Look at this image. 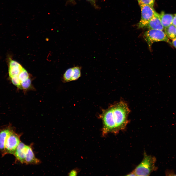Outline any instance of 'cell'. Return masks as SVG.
<instances>
[{
	"mask_svg": "<svg viewBox=\"0 0 176 176\" xmlns=\"http://www.w3.org/2000/svg\"><path fill=\"white\" fill-rule=\"evenodd\" d=\"M14 129L10 123L0 127V152L1 155L4 150V143L6 138L10 132Z\"/></svg>",
	"mask_w": 176,
	"mask_h": 176,
	"instance_id": "7",
	"label": "cell"
},
{
	"mask_svg": "<svg viewBox=\"0 0 176 176\" xmlns=\"http://www.w3.org/2000/svg\"><path fill=\"white\" fill-rule=\"evenodd\" d=\"M141 9V19L138 24L139 28H145L156 12L153 7L138 3Z\"/></svg>",
	"mask_w": 176,
	"mask_h": 176,
	"instance_id": "5",
	"label": "cell"
},
{
	"mask_svg": "<svg viewBox=\"0 0 176 176\" xmlns=\"http://www.w3.org/2000/svg\"><path fill=\"white\" fill-rule=\"evenodd\" d=\"M155 0H138V3L153 7Z\"/></svg>",
	"mask_w": 176,
	"mask_h": 176,
	"instance_id": "15",
	"label": "cell"
},
{
	"mask_svg": "<svg viewBox=\"0 0 176 176\" xmlns=\"http://www.w3.org/2000/svg\"><path fill=\"white\" fill-rule=\"evenodd\" d=\"M88 0L89 1H90L92 3H95V0Z\"/></svg>",
	"mask_w": 176,
	"mask_h": 176,
	"instance_id": "21",
	"label": "cell"
},
{
	"mask_svg": "<svg viewBox=\"0 0 176 176\" xmlns=\"http://www.w3.org/2000/svg\"><path fill=\"white\" fill-rule=\"evenodd\" d=\"M165 173L166 176H176V174L174 173V171L171 170H166Z\"/></svg>",
	"mask_w": 176,
	"mask_h": 176,
	"instance_id": "16",
	"label": "cell"
},
{
	"mask_svg": "<svg viewBox=\"0 0 176 176\" xmlns=\"http://www.w3.org/2000/svg\"><path fill=\"white\" fill-rule=\"evenodd\" d=\"M156 158L151 155L144 154L143 160L133 171L136 176H148L157 169L155 165Z\"/></svg>",
	"mask_w": 176,
	"mask_h": 176,
	"instance_id": "2",
	"label": "cell"
},
{
	"mask_svg": "<svg viewBox=\"0 0 176 176\" xmlns=\"http://www.w3.org/2000/svg\"><path fill=\"white\" fill-rule=\"evenodd\" d=\"M40 162V160L35 157L31 146L29 145L25 155L24 163L26 164H37Z\"/></svg>",
	"mask_w": 176,
	"mask_h": 176,
	"instance_id": "11",
	"label": "cell"
},
{
	"mask_svg": "<svg viewBox=\"0 0 176 176\" xmlns=\"http://www.w3.org/2000/svg\"><path fill=\"white\" fill-rule=\"evenodd\" d=\"M172 24L176 27V14L173 16Z\"/></svg>",
	"mask_w": 176,
	"mask_h": 176,
	"instance_id": "18",
	"label": "cell"
},
{
	"mask_svg": "<svg viewBox=\"0 0 176 176\" xmlns=\"http://www.w3.org/2000/svg\"><path fill=\"white\" fill-rule=\"evenodd\" d=\"M18 77L21 82V85L22 83L30 77L28 73L23 68L19 75Z\"/></svg>",
	"mask_w": 176,
	"mask_h": 176,
	"instance_id": "14",
	"label": "cell"
},
{
	"mask_svg": "<svg viewBox=\"0 0 176 176\" xmlns=\"http://www.w3.org/2000/svg\"><path fill=\"white\" fill-rule=\"evenodd\" d=\"M160 18L164 28L172 24L173 15L172 14H166L162 12L159 14Z\"/></svg>",
	"mask_w": 176,
	"mask_h": 176,
	"instance_id": "12",
	"label": "cell"
},
{
	"mask_svg": "<svg viewBox=\"0 0 176 176\" xmlns=\"http://www.w3.org/2000/svg\"><path fill=\"white\" fill-rule=\"evenodd\" d=\"M145 28H147L149 29L163 30L164 28L161 22L159 14L156 12Z\"/></svg>",
	"mask_w": 176,
	"mask_h": 176,
	"instance_id": "9",
	"label": "cell"
},
{
	"mask_svg": "<svg viewBox=\"0 0 176 176\" xmlns=\"http://www.w3.org/2000/svg\"><path fill=\"white\" fill-rule=\"evenodd\" d=\"M81 67L79 66L68 69L63 75V81L66 82L77 80L81 76Z\"/></svg>",
	"mask_w": 176,
	"mask_h": 176,
	"instance_id": "6",
	"label": "cell"
},
{
	"mask_svg": "<svg viewBox=\"0 0 176 176\" xmlns=\"http://www.w3.org/2000/svg\"><path fill=\"white\" fill-rule=\"evenodd\" d=\"M77 174V171L76 170H72L69 173V176H76Z\"/></svg>",
	"mask_w": 176,
	"mask_h": 176,
	"instance_id": "17",
	"label": "cell"
},
{
	"mask_svg": "<svg viewBox=\"0 0 176 176\" xmlns=\"http://www.w3.org/2000/svg\"><path fill=\"white\" fill-rule=\"evenodd\" d=\"M21 134L15 132V129L12 130L7 135L4 143V149L2 157L7 154H13L17 146L21 142Z\"/></svg>",
	"mask_w": 176,
	"mask_h": 176,
	"instance_id": "4",
	"label": "cell"
},
{
	"mask_svg": "<svg viewBox=\"0 0 176 176\" xmlns=\"http://www.w3.org/2000/svg\"><path fill=\"white\" fill-rule=\"evenodd\" d=\"M172 44L176 49V38L172 39Z\"/></svg>",
	"mask_w": 176,
	"mask_h": 176,
	"instance_id": "19",
	"label": "cell"
},
{
	"mask_svg": "<svg viewBox=\"0 0 176 176\" xmlns=\"http://www.w3.org/2000/svg\"><path fill=\"white\" fill-rule=\"evenodd\" d=\"M128 176H136L134 172L133 171L132 172L127 175Z\"/></svg>",
	"mask_w": 176,
	"mask_h": 176,
	"instance_id": "20",
	"label": "cell"
},
{
	"mask_svg": "<svg viewBox=\"0 0 176 176\" xmlns=\"http://www.w3.org/2000/svg\"><path fill=\"white\" fill-rule=\"evenodd\" d=\"M74 0H68V1L69 2H71L73 1H74Z\"/></svg>",
	"mask_w": 176,
	"mask_h": 176,
	"instance_id": "22",
	"label": "cell"
},
{
	"mask_svg": "<svg viewBox=\"0 0 176 176\" xmlns=\"http://www.w3.org/2000/svg\"><path fill=\"white\" fill-rule=\"evenodd\" d=\"M28 146L21 142L20 143L13 154L15 157L16 161L22 164L25 163V155Z\"/></svg>",
	"mask_w": 176,
	"mask_h": 176,
	"instance_id": "8",
	"label": "cell"
},
{
	"mask_svg": "<svg viewBox=\"0 0 176 176\" xmlns=\"http://www.w3.org/2000/svg\"><path fill=\"white\" fill-rule=\"evenodd\" d=\"M144 37L150 48L154 43L159 41L165 42L172 45L165 32L162 30L149 29L145 32Z\"/></svg>",
	"mask_w": 176,
	"mask_h": 176,
	"instance_id": "3",
	"label": "cell"
},
{
	"mask_svg": "<svg viewBox=\"0 0 176 176\" xmlns=\"http://www.w3.org/2000/svg\"><path fill=\"white\" fill-rule=\"evenodd\" d=\"M165 33L167 37L173 39L176 38V27L172 24L164 28Z\"/></svg>",
	"mask_w": 176,
	"mask_h": 176,
	"instance_id": "13",
	"label": "cell"
},
{
	"mask_svg": "<svg viewBox=\"0 0 176 176\" xmlns=\"http://www.w3.org/2000/svg\"><path fill=\"white\" fill-rule=\"evenodd\" d=\"M23 67L18 63L12 60L10 61L9 64V73L10 78L18 77Z\"/></svg>",
	"mask_w": 176,
	"mask_h": 176,
	"instance_id": "10",
	"label": "cell"
},
{
	"mask_svg": "<svg viewBox=\"0 0 176 176\" xmlns=\"http://www.w3.org/2000/svg\"><path fill=\"white\" fill-rule=\"evenodd\" d=\"M130 112L127 104L122 101L103 110L100 115L103 121L102 135L110 133L117 134L124 130L129 121Z\"/></svg>",
	"mask_w": 176,
	"mask_h": 176,
	"instance_id": "1",
	"label": "cell"
}]
</instances>
